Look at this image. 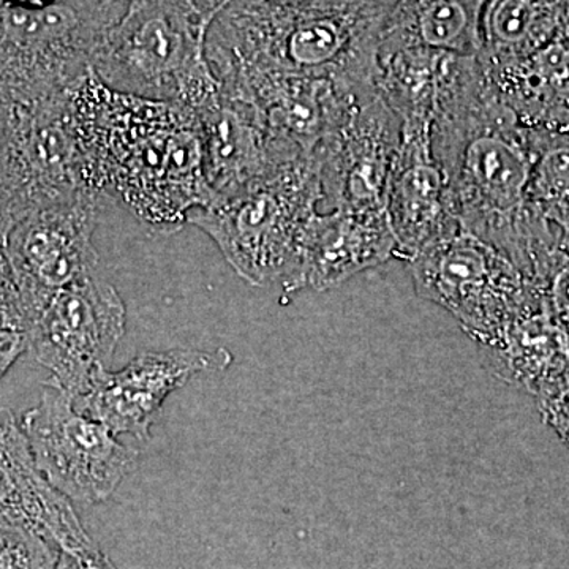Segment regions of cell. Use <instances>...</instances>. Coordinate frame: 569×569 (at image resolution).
<instances>
[{
  "label": "cell",
  "instance_id": "1",
  "mask_svg": "<svg viewBox=\"0 0 569 569\" xmlns=\"http://www.w3.org/2000/svg\"><path fill=\"white\" fill-rule=\"evenodd\" d=\"M430 148L460 228L522 272L523 212L535 159L520 137L515 110L479 58L460 59L441 88Z\"/></svg>",
  "mask_w": 569,
  "mask_h": 569
},
{
  "label": "cell",
  "instance_id": "2",
  "mask_svg": "<svg viewBox=\"0 0 569 569\" xmlns=\"http://www.w3.org/2000/svg\"><path fill=\"white\" fill-rule=\"evenodd\" d=\"M77 103L103 197L116 194L141 222L170 231L186 224L194 209L211 203L193 112L112 92L93 73L82 82Z\"/></svg>",
  "mask_w": 569,
  "mask_h": 569
},
{
  "label": "cell",
  "instance_id": "3",
  "mask_svg": "<svg viewBox=\"0 0 569 569\" xmlns=\"http://www.w3.org/2000/svg\"><path fill=\"white\" fill-rule=\"evenodd\" d=\"M392 2H224L209 29L211 69L274 71L377 93L381 28Z\"/></svg>",
  "mask_w": 569,
  "mask_h": 569
},
{
  "label": "cell",
  "instance_id": "4",
  "mask_svg": "<svg viewBox=\"0 0 569 569\" xmlns=\"http://www.w3.org/2000/svg\"><path fill=\"white\" fill-rule=\"evenodd\" d=\"M223 6L217 0L130 2L97 47L92 73L112 92L200 114L220 96L206 41Z\"/></svg>",
  "mask_w": 569,
  "mask_h": 569
},
{
  "label": "cell",
  "instance_id": "5",
  "mask_svg": "<svg viewBox=\"0 0 569 569\" xmlns=\"http://www.w3.org/2000/svg\"><path fill=\"white\" fill-rule=\"evenodd\" d=\"M320 164L305 157L187 216L216 242L236 274L254 287L301 290L307 250L323 216Z\"/></svg>",
  "mask_w": 569,
  "mask_h": 569
},
{
  "label": "cell",
  "instance_id": "6",
  "mask_svg": "<svg viewBox=\"0 0 569 569\" xmlns=\"http://www.w3.org/2000/svg\"><path fill=\"white\" fill-rule=\"evenodd\" d=\"M130 2H0V119L69 92L92 73L104 33Z\"/></svg>",
  "mask_w": 569,
  "mask_h": 569
},
{
  "label": "cell",
  "instance_id": "7",
  "mask_svg": "<svg viewBox=\"0 0 569 569\" xmlns=\"http://www.w3.org/2000/svg\"><path fill=\"white\" fill-rule=\"evenodd\" d=\"M408 266L417 293L448 310L482 347L535 299L526 276L503 253L463 230Z\"/></svg>",
  "mask_w": 569,
  "mask_h": 569
},
{
  "label": "cell",
  "instance_id": "8",
  "mask_svg": "<svg viewBox=\"0 0 569 569\" xmlns=\"http://www.w3.org/2000/svg\"><path fill=\"white\" fill-rule=\"evenodd\" d=\"M22 430L44 479L69 500H107L132 471L138 452L108 427L84 417L73 397L47 381L39 403L24 415Z\"/></svg>",
  "mask_w": 569,
  "mask_h": 569
},
{
  "label": "cell",
  "instance_id": "9",
  "mask_svg": "<svg viewBox=\"0 0 569 569\" xmlns=\"http://www.w3.org/2000/svg\"><path fill=\"white\" fill-rule=\"evenodd\" d=\"M126 331V306L99 274L58 291L28 329V351L51 372L50 383L84 396L102 376Z\"/></svg>",
  "mask_w": 569,
  "mask_h": 569
},
{
  "label": "cell",
  "instance_id": "10",
  "mask_svg": "<svg viewBox=\"0 0 569 569\" xmlns=\"http://www.w3.org/2000/svg\"><path fill=\"white\" fill-rule=\"evenodd\" d=\"M103 200L102 194L78 193L33 209L11 228L6 250L26 328L58 291L97 274L99 253L93 233Z\"/></svg>",
  "mask_w": 569,
  "mask_h": 569
},
{
  "label": "cell",
  "instance_id": "11",
  "mask_svg": "<svg viewBox=\"0 0 569 569\" xmlns=\"http://www.w3.org/2000/svg\"><path fill=\"white\" fill-rule=\"evenodd\" d=\"M402 141V121L373 97L317 149L323 209L387 212L389 181Z\"/></svg>",
  "mask_w": 569,
  "mask_h": 569
},
{
  "label": "cell",
  "instance_id": "12",
  "mask_svg": "<svg viewBox=\"0 0 569 569\" xmlns=\"http://www.w3.org/2000/svg\"><path fill=\"white\" fill-rule=\"evenodd\" d=\"M227 365L228 353L223 350L148 351L118 372L104 370L84 396L73 397V406L84 417L108 427L116 437L146 440L153 418L171 392L197 373Z\"/></svg>",
  "mask_w": 569,
  "mask_h": 569
},
{
  "label": "cell",
  "instance_id": "13",
  "mask_svg": "<svg viewBox=\"0 0 569 569\" xmlns=\"http://www.w3.org/2000/svg\"><path fill=\"white\" fill-rule=\"evenodd\" d=\"M206 182L217 198L241 192L284 164L305 159L268 129L246 93L220 86V96L197 116Z\"/></svg>",
  "mask_w": 569,
  "mask_h": 569
},
{
  "label": "cell",
  "instance_id": "14",
  "mask_svg": "<svg viewBox=\"0 0 569 569\" xmlns=\"http://www.w3.org/2000/svg\"><path fill=\"white\" fill-rule=\"evenodd\" d=\"M387 216L396 239V257L406 261L462 230L449 211L447 183L432 156L430 122H402Z\"/></svg>",
  "mask_w": 569,
  "mask_h": 569
},
{
  "label": "cell",
  "instance_id": "15",
  "mask_svg": "<svg viewBox=\"0 0 569 569\" xmlns=\"http://www.w3.org/2000/svg\"><path fill=\"white\" fill-rule=\"evenodd\" d=\"M0 522L32 531L66 552L96 546L69 498L40 473L28 437L9 408H0Z\"/></svg>",
  "mask_w": 569,
  "mask_h": 569
},
{
  "label": "cell",
  "instance_id": "16",
  "mask_svg": "<svg viewBox=\"0 0 569 569\" xmlns=\"http://www.w3.org/2000/svg\"><path fill=\"white\" fill-rule=\"evenodd\" d=\"M396 254L387 212L325 211L306 253L301 290H331Z\"/></svg>",
  "mask_w": 569,
  "mask_h": 569
},
{
  "label": "cell",
  "instance_id": "17",
  "mask_svg": "<svg viewBox=\"0 0 569 569\" xmlns=\"http://www.w3.org/2000/svg\"><path fill=\"white\" fill-rule=\"evenodd\" d=\"M485 3L479 0L392 2L381 28L377 62L403 50L479 58Z\"/></svg>",
  "mask_w": 569,
  "mask_h": 569
},
{
  "label": "cell",
  "instance_id": "18",
  "mask_svg": "<svg viewBox=\"0 0 569 569\" xmlns=\"http://www.w3.org/2000/svg\"><path fill=\"white\" fill-rule=\"evenodd\" d=\"M550 3L505 0L486 2L482 10V51L479 61L496 66L507 61L509 54L518 52L533 39L535 28L548 13Z\"/></svg>",
  "mask_w": 569,
  "mask_h": 569
},
{
  "label": "cell",
  "instance_id": "19",
  "mask_svg": "<svg viewBox=\"0 0 569 569\" xmlns=\"http://www.w3.org/2000/svg\"><path fill=\"white\" fill-rule=\"evenodd\" d=\"M529 203L569 209V144L549 146L535 157Z\"/></svg>",
  "mask_w": 569,
  "mask_h": 569
},
{
  "label": "cell",
  "instance_id": "20",
  "mask_svg": "<svg viewBox=\"0 0 569 569\" xmlns=\"http://www.w3.org/2000/svg\"><path fill=\"white\" fill-rule=\"evenodd\" d=\"M59 549L39 535L0 522V569H54Z\"/></svg>",
  "mask_w": 569,
  "mask_h": 569
},
{
  "label": "cell",
  "instance_id": "21",
  "mask_svg": "<svg viewBox=\"0 0 569 569\" xmlns=\"http://www.w3.org/2000/svg\"><path fill=\"white\" fill-rule=\"evenodd\" d=\"M6 246L7 241H2V239H0V325L21 329V331H24L26 335H28L20 293H18L13 272H11Z\"/></svg>",
  "mask_w": 569,
  "mask_h": 569
},
{
  "label": "cell",
  "instance_id": "22",
  "mask_svg": "<svg viewBox=\"0 0 569 569\" xmlns=\"http://www.w3.org/2000/svg\"><path fill=\"white\" fill-rule=\"evenodd\" d=\"M538 408L546 425L569 448V387L539 400Z\"/></svg>",
  "mask_w": 569,
  "mask_h": 569
},
{
  "label": "cell",
  "instance_id": "23",
  "mask_svg": "<svg viewBox=\"0 0 569 569\" xmlns=\"http://www.w3.org/2000/svg\"><path fill=\"white\" fill-rule=\"evenodd\" d=\"M24 351H28V335L21 329L0 325V380Z\"/></svg>",
  "mask_w": 569,
  "mask_h": 569
},
{
  "label": "cell",
  "instance_id": "24",
  "mask_svg": "<svg viewBox=\"0 0 569 569\" xmlns=\"http://www.w3.org/2000/svg\"><path fill=\"white\" fill-rule=\"evenodd\" d=\"M54 569H116L110 559L99 549L92 548L66 552L59 550L58 563Z\"/></svg>",
  "mask_w": 569,
  "mask_h": 569
}]
</instances>
